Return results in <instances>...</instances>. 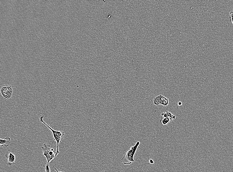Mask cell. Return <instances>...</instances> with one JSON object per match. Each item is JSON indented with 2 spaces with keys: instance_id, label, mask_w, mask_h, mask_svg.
Here are the masks:
<instances>
[{
  "instance_id": "cell-1",
  "label": "cell",
  "mask_w": 233,
  "mask_h": 172,
  "mask_svg": "<svg viewBox=\"0 0 233 172\" xmlns=\"http://www.w3.org/2000/svg\"><path fill=\"white\" fill-rule=\"evenodd\" d=\"M44 116H42L39 118V121L43 124H44L52 132V136L54 140L56 142L57 147L56 153V156L60 153L59 151V145L60 143L63 141L65 135V133L62 131H56L53 129L46 123L43 121Z\"/></svg>"
},
{
  "instance_id": "cell-2",
  "label": "cell",
  "mask_w": 233,
  "mask_h": 172,
  "mask_svg": "<svg viewBox=\"0 0 233 172\" xmlns=\"http://www.w3.org/2000/svg\"><path fill=\"white\" fill-rule=\"evenodd\" d=\"M140 144V142H137L134 146L131 147L130 150L125 154L121 159L123 164L131 165L133 162H135L133 158Z\"/></svg>"
},
{
  "instance_id": "cell-3",
  "label": "cell",
  "mask_w": 233,
  "mask_h": 172,
  "mask_svg": "<svg viewBox=\"0 0 233 172\" xmlns=\"http://www.w3.org/2000/svg\"><path fill=\"white\" fill-rule=\"evenodd\" d=\"M41 148L43 155L47 160V165H49V163L56 157V152L54 151V149L52 148L50 145L46 143H45L43 146L41 147Z\"/></svg>"
},
{
  "instance_id": "cell-4",
  "label": "cell",
  "mask_w": 233,
  "mask_h": 172,
  "mask_svg": "<svg viewBox=\"0 0 233 172\" xmlns=\"http://www.w3.org/2000/svg\"><path fill=\"white\" fill-rule=\"evenodd\" d=\"M14 88L11 86H5L3 87L1 89V92L3 98L9 100L12 96V95Z\"/></svg>"
},
{
  "instance_id": "cell-5",
  "label": "cell",
  "mask_w": 233,
  "mask_h": 172,
  "mask_svg": "<svg viewBox=\"0 0 233 172\" xmlns=\"http://www.w3.org/2000/svg\"><path fill=\"white\" fill-rule=\"evenodd\" d=\"M6 157L7 158V164L9 166L15 164L16 160V156L14 154L11 152H8L5 155Z\"/></svg>"
},
{
  "instance_id": "cell-6",
  "label": "cell",
  "mask_w": 233,
  "mask_h": 172,
  "mask_svg": "<svg viewBox=\"0 0 233 172\" xmlns=\"http://www.w3.org/2000/svg\"><path fill=\"white\" fill-rule=\"evenodd\" d=\"M11 139L9 137H6L4 139H0V145L2 146L7 147L10 144Z\"/></svg>"
},
{
  "instance_id": "cell-7",
  "label": "cell",
  "mask_w": 233,
  "mask_h": 172,
  "mask_svg": "<svg viewBox=\"0 0 233 172\" xmlns=\"http://www.w3.org/2000/svg\"><path fill=\"white\" fill-rule=\"evenodd\" d=\"M161 116L162 117H169L171 118L172 120L175 119L176 116L173 114L170 111H167L165 112H163L161 114Z\"/></svg>"
},
{
  "instance_id": "cell-8",
  "label": "cell",
  "mask_w": 233,
  "mask_h": 172,
  "mask_svg": "<svg viewBox=\"0 0 233 172\" xmlns=\"http://www.w3.org/2000/svg\"><path fill=\"white\" fill-rule=\"evenodd\" d=\"M172 121V119L170 118L162 117L161 122L163 125H168Z\"/></svg>"
},
{
  "instance_id": "cell-9",
  "label": "cell",
  "mask_w": 233,
  "mask_h": 172,
  "mask_svg": "<svg viewBox=\"0 0 233 172\" xmlns=\"http://www.w3.org/2000/svg\"><path fill=\"white\" fill-rule=\"evenodd\" d=\"M153 103L156 106L159 105L161 104V100L160 95L154 98V99Z\"/></svg>"
},
{
  "instance_id": "cell-10",
  "label": "cell",
  "mask_w": 233,
  "mask_h": 172,
  "mask_svg": "<svg viewBox=\"0 0 233 172\" xmlns=\"http://www.w3.org/2000/svg\"><path fill=\"white\" fill-rule=\"evenodd\" d=\"M169 104V99L167 98L166 99H165V100L162 101L161 103V105H163L164 106H167Z\"/></svg>"
},
{
  "instance_id": "cell-11",
  "label": "cell",
  "mask_w": 233,
  "mask_h": 172,
  "mask_svg": "<svg viewBox=\"0 0 233 172\" xmlns=\"http://www.w3.org/2000/svg\"><path fill=\"white\" fill-rule=\"evenodd\" d=\"M43 167H44L46 172H50L49 165H43Z\"/></svg>"
},
{
  "instance_id": "cell-12",
  "label": "cell",
  "mask_w": 233,
  "mask_h": 172,
  "mask_svg": "<svg viewBox=\"0 0 233 172\" xmlns=\"http://www.w3.org/2000/svg\"><path fill=\"white\" fill-rule=\"evenodd\" d=\"M229 18L230 19L231 22L233 25V12L232 11L230 13Z\"/></svg>"
},
{
  "instance_id": "cell-13",
  "label": "cell",
  "mask_w": 233,
  "mask_h": 172,
  "mask_svg": "<svg viewBox=\"0 0 233 172\" xmlns=\"http://www.w3.org/2000/svg\"><path fill=\"white\" fill-rule=\"evenodd\" d=\"M149 162H150L151 164H154V161L152 159L149 160Z\"/></svg>"
},
{
  "instance_id": "cell-14",
  "label": "cell",
  "mask_w": 233,
  "mask_h": 172,
  "mask_svg": "<svg viewBox=\"0 0 233 172\" xmlns=\"http://www.w3.org/2000/svg\"><path fill=\"white\" fill-rule=\"evenodd\" d=\"M182 105V103L181 102H179L178 103V105L179 106H181Z\"/></svg>"
},
{
  "instance_id": "cell-15",
  "label": "cell",
  "mask_w": 233,
  "mask_h": 172,
  "mask_svg": "<svg viewBox=\"0 0 233 172\" xmlns=\"http://www.w3.org/2000/svg\"><path fill=\"white\" fill-rule=\"evenodd\" d=\"M54 169H55V170H56V171L57 172H62V171H58V170L56 168H55Z\"/></svg>"
}]
</instances>
